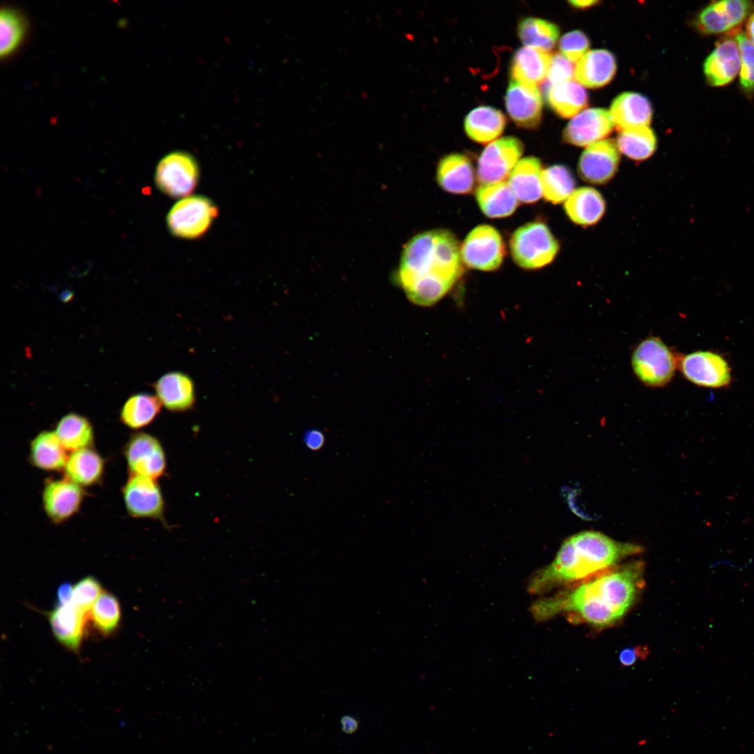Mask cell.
Segmentation results:
<instances>
[{"mask_svg":"<svg viewBox=\"0 0 754 754\" xmlns=\"http://www.w3.org/2000/svg\"><path fill=\"white\" fill-rule=\"evenodd\" d=\"M121 615L120 604L116 596L103 591L92 606L89 618L97 631L108 636L117 630Z\"/></svg>","mask_w":754,"mask_h":754,"instance_id":"cell-37","label":"cell"},{"mask_svg":"<svg viewBox=\"0 0 754 754\" xmlns=\"http://www.w3.org/2000/svg\"><path fill=\"white\" fill-rule=\"evenodd\" d=\"M105 469V459L94 448L71 452L64 467V476L82 487L99 484Z\"/></svg>","mask_w":754,"mask_h":754,"instance_id":"cell-23","label":"cell"},{"mask_svg":"<svg viewBox=\"0 0 754 754\" xmlns=\"http://www.w3.org/2000/svg\"><path fill=\"white\" fill-rule=\"evenodd\" d=\"M217 214L216 206L208 198L187 196L170 209L167 216V224L175 236L195 239L207 232Z\"/></svg>","mask_w":754,"mask_h":754,"instance_id":"cell-6","label":"cell"},{"mask_svg":"<svg viewBox=\"0 0 754 754\" xmlns=\"http://www.w3.org/2000/svg\"><path fill=\"white\" fill-rule=\"evenodd\" d=\"M341 724L342 730L347 734H351L355 732L358 727L357 720L348 715L342 717Z\"/></svg>","mask_w":754,"mask_h":754,"instance_id":"cell-46","label":"cell"},{"mask_svg":"<svg viewBox=\"0 0 754 754\" xmlns=\"http://www.w3.org/2000/svg\"><path fill=\"white\" fill-rule=\"evenodd\" d=\"M609 112L619 131L647 126L652 118L649 101L644 96L635 92H625L619 95L612 102Z\"/></svg>","mask_w":754,"mask_h":754,"instance_id":"cell-21","label":"cell"},{"mask_svg":"<svg viewBox=\"0 0 754 754\" xmlns=\"http://www.w3.org/2000/svg\"><path fill=\"white\" fill-rule=\"evenodd\" d=\"M306 446L313 451L320 450L325 442V437L323 431L318 429L307 430L303 437Z\"/></svg>","mask_w":754,"mask_h":754,"instance_id":"cell-43","label":"cell"},{"mask_svg":"<svg viewBox=\"0 0 754 754\" xmlns=\"http://www.w3.org/2000/svg\"><path fill=\"white\" fill-rule=\"evenodd\" d=\"M103 591L100 582L94 577H84L73 585L72 604L89 616L92 606Z\"/></svg>","mask_w":754,"mask_h":754,"instance_id":"cell-40","label":"cell"},{"mask_svg":"<svg viewBox=\"0 0 754 754\" xmlns=\"http://www.w3.org/2000/svg\"><path fill=\"white\" fill-rule=\"evenodd\" d=\"M610 112L602 108L584 110L570 120L563 131L565 142L589 147L607 136L613 130Z\"/></svg>","mask_w":754,"mask_h":754,"instance_id":"cell-17","label":"cell"},{"mask_svg":"<svg viewBox=\"0 0 754 754\" xmlns=\"http://www.w3.org/2000/svg\"><path fill=\"white\" fill-rule=\"evenodd\" d=\"M569 3H570V4L571 6H574L575 8H580V9L581 8L584 9V8H587L589 7H591L593 5L597 4L598 3V1H593V0H592V1H590V0H586V1L574 0V1H570Z\"/></svg>","mask_w":754,"mask_h":754,"instance_id":"cell-48","label":"cell"},{"mask_svg":"<svg viewBox=\"0 0 754 754\" xmlns=\"http://www.w3.org/2000/svg\"><path fill=\"white\" fill-rule=\"evenodd\" d=\"M510 248L515 263L524 269L541 268L557 255L559 245L549 228L540 222H532L517 229L512 234Z\"/></svg>","mask_w":754,"mask_h":754,"instance_id":"cell-4","label":"cell"},{"mask_svg":"<svg viewBox=\"0 0 754 754\" xmlns=\"http://www.w3.org/2000/svg\"><path fill=\"white\" fill-rule=\"evenodd\" d=\"M461 246L450 230L434 229L413 237L404 247L398 272L408 300L428 306L439 301L463 274Z\"/></svg>","mask_w":754,"mask_h":754,"instance_id":"cell-2","label":"cell"},{"mask_svg":"<svg viewBox=\"0 0 754 754\" xmlns=\"http://www.w3.org/2000/svg\"><path fill=\"white\" fill-rule=\"evenodd\" d=\"M475 198L482 212L490 218L508 216L518 205V200L507 181L480 185Z\"/></svg>","mask_w":754,"mask_h":754,"instance_id":"cell-29","label":"cell"},{"mask_svg":"<svg viewBox=\"0 0 754 754\" xmlns=\"http://www.w3.org/2000/svg\"><path fill=\"white\" fill-rule=\"evenodd\" d=\"M73 591V585L68 582L62 583L57 591V604L65 605L72 603Z\"/></svg>","mask_w":754,"mask_h":754,"instance_id":"cell-45","label":"cell"},{"mask_svg":"<svg viewBox=\"0 0 754 754\" xmlns=\"http://www.w3.org/2000/svg\"><path fill=\"white\" fill-rule=\"evenodd\" d=\"M154 387L161 405L170 411L185 412L195 403L194 383L183 372L165 374L155 382Z\"/></svg>","mask_w":754,"mask_h":754,"instance_id":"cell-19","label":"cell"},{"mask_svg":"<svg viewBox=\"0 0 754 754\" xmlns=\"http://www.w3.org/2000/svg\"><path fill=\"white\" fill-rule=\"evenodd\" d=\"M547 101L559 117L570 118L586 107L588 96L582 85L570 80L550 86L547 92Z\"/></svg>","mask_w":754,"mask_h":754,"instance_id":"cell-32","label":"cell"},{"mask_svg":"<svg viewBox=\"0 0 754 754\" xmlns=\"http://www.w3.org/2000/svg\"><path fill=\"white\" fill-rule=\"evenodd\" d=\"M505 252L500 233L488 225H480L473 229L461 246L463 263L470 268L482 271L498 268Z\"/></svg>","mask_w":754,"mask_h":754,"instance_id":"cell-8","label":"cell"},{"mask_svg":"<svg viewBox=\"0 0 754 754\" xmlns=\"http://www.w3.org/2000/svg\"><path fill=\"white\" fill-rule=\"evenodd\" d=\"M512 120L519 127L536 128L541 120L542 101L537 86L512 80L505 96Z\"/></svg>","mask_w":754,"mask_h":754,"instance_id":"cell-16","label":"cell"},{"mask_svg":"<svg viewBox=\"0 0 754 754\" xmlns=\"http://www.w3.org/2000/svg\"><path fill=\"white\" fill-rule=\"evenodd\" d=\"M619 149L612 140H600L583 151L578 163V172L585 182L604 184L612 179L619 165Z\"/></svg>","mask_w":754,"mask_h":754,"instance_id":"cell-15","label":"cell"},{"mask_svg":"<svg viewBox=\"0 0 754 754\" xmlns=\"http://www.w3.org/2000/svg\"><path fill=\"white\" fill-rule=\"evenodd\" d=\"M616 69L615 58L606 50L587 52L575 67V77L588 88H598L609 83Z\"/></svg>","mask_w":754,"mask_h":754,"instance_id":"cell-24","label":"cell"},{"mask_svg":"<svg viewBox=\"0 0 754 754\" xmlns=\"http://www.w3.org/2000/svg\"><path fill=\"white\" fill-rule=\"evenodd\" d=\"M753 3L746 0L714 1L698 14L697 29L706 34H717L736 30L746 20Z\"/></svg>","mask_w":754,"mask_h":754,"instance_id":"cell-14","label":"cell"},{"mask_svg":"<svg viewBox=\"0 0 754 754\" xmlns=\"http://www.w3.org/2000/svg\"><path fill=\"white\" fill-rule=\"evenodd\" d=\"M646 648L638 646L628 648L623 650L619 654V660L622 665L628 666L634 664L639 658L647 654Z\"/></svg>","mask_w":754,"mask_h":754,"instance_id":"cell-44","label":"cell"},{"mask_svg":"<svg viewBox=\"0 0 754 754\" xmlns=\"http://www.w3.org/2000/svg\"><path fill=\"white\" fill-rule=\"evenodd\" d=\"M523 150L522 142L512 136L503 137L489 144L478 163L477 175L480 185L505 181Z\"/></svg>","mask_w":754,"mask_h":754,"instance_id":"cell-10","label":"cell"},{"mask_svg":"<svg viewBox=\"0 0 754 754\" xmlns=\"http://www.w3.org/2000/svg\"><path fill=\"white\" fill-rule=\"evenodd\" d=\"M564 208L572 221L588 226L596 223L603 217L605 202L595 188L581 187L575 189L566 200Z\"/></svg>","mask_w":754,"mask_h":754,"instance_id":"cell-28","label":"cell"},{"mask_svg":"<svg viewBox=\"0 0 754 754\" xmlns=\"http://www.w3.org/2000/svg\"><path fill=\"white\" fill-rule=\"evenodd\" d=\"M542 195L554 204L561 203L575 191V181L571 171L563 165L550 166L542 172Z\"/></svg>","mask_w":754,"mask_h":754,"instance_id":"cell-36","label":"cell"},{"mask_svg":"<svg viewBox=\"0 0 754 754\" xmlns=\"http://www.w3.org/2000/svg\"><path fill=\"white\" fill-rule=\"evenodd\" d=\"M54 431L43 430L30 441L29 463L44 471H64L68 455Z\"/></svg>","mask_w":754,"mask_h":754,"instance_id":"cell-25","label":"cell"},{"mask_svg":"<svg viewBox=\"0 0 754 754\" xmlns=\"http://www.w3.org/2000/svg\"><path fill=\"white\" fill-rule=\"evenodd\" d=\"M121 493L125 508L131 517L164 522L165 503L156 479L129 475Z\"/></svg>","mask_w":754,"mask_h":754,"instance_id":"cell-11","label":"cell"},{"mask_svg":"<svg viewBox=\"0 0 754 754\" xmlns=\"http://www.w3.org/2000/svg\"><path fill=\"white\" fill-rule=\"evenodd\" d=\"M746 35L754 45V11L750 15L746 25Z\"/></svg>","mask_w":754,"mask_h":754,"instance_id":"cell-47","label":"cell"},{"mask_svg":"<svg viewBox=\"0 0 754 754\" xmlns=\"http://www.w3.org/2000/svg\"><path fill=\"white\" fill-rule=\"evenodd\" d=\"M642 574L641 562L616 566L573 588L536 600L531 614L538 621L565 614L592 626H611L635 602L642 587Z\"/></svg>","mask_w":754,"mask_h":754,"instance_id":"cell-1","label":"cell"},{"mask_svg":"<svg viewBox=\"0 0 754 754\" xmlns=\"http://www.w3.org/2000/svg\"><path fill=\"white\" fill-rule=\"evenodd\" d=\"M505 123V117L499 110L489 106H479L465 117L464 129L471 140L486 144L501 134Z\"/></svg>","mask_w":754,"mask_h":754,"instance_id":"cell-30","label":"cell"},{"mask_svg":"<svg viewBox=\"0 0 754 754\" xmlns=\"http://www.w3.org/2000/svg\"><path fill=\"white\" fill-rule=\"evenodd\" d=\"M84 487L64 476L46 479L42 491L43 510L52 523L59 525L77 514L85 497Z\"/></svg>","mask_w":754,"mask_h":754,"instance_id":"cell-12","label":"cell"},{"mask_svg":"<svg viewBox=\"0 0 754 754\" xmlns=\"http://www.w3.org/2000/svg\"><path fill=\"white\" fill-rule=\"evenodd\" d=\"M26 31V24L17 11L6 8L0 15V53L8 57L21 44Z\"/></svg>","mask_w":754,"mask_h":754,"instance_id":"cell-38","label":"cell"},{"mask_svg":"<svg viewBox=\"0 0 754 754\" xmlns=\"http://www.w3.org/2000/svg\"><path fill=\"white\" fill-rule=\"evenodd\" d=\"M631 366L637 379L644 385L661 387L672 380L677 360L660 338L649 337L639 342L633 350Z\"/></svg>","mask_w":754,"mask_h":754,"instance_id":"cell-5","label":"cell"},{"mask_svg":"<svg viewBox=\"0 0 754 754\" xmlns=\"http://www.w3.org/2000/svg\"><path fill=\"white\" fill-rule=\"evenodd\" d=\"M679 368L688 380L699 386L718 388L731 381L727 361L711 351L698 350L683 356Z\"/></svg>","mask_w":754,"mask_h":754,"instance_id":"cell-13","label":"cell"},{"mask_svg":"<svg viewBox=\"0 0 754 754\" xmlns=\"http://www.w3.org/2000/svg\"><path fill=\"white\" fill-rule=\"evenodd\" d=\"M551 56L547 51L524 46L514 54L510 74L512 80L537 86L547 77Z\"/></svg>","mask_w":754,"mask_h":754,"instance_id":"cell-27","label":"cell"},{"mask_svg":"<svg viewBox=\"0 0 754 754\" xmlns=\"http://www.w3.org/2000/svg\"><path fill=\"white\" fill-rule=\"evenodd\" d=\"M618 149L635 161H643L650 157L656 148V138L647 126L620 131L617 139Z\"/></svg>","mask_w":754,"mask_h":754,"instance_id":"cell-34","label":"cell"},{"mask_svg":"<svg viewBox=\"0 0 754 754\" xmlns=\"http://www.w3.org/2000/svg\"><path fill=\"white\" fill-rule=\"evenodd\" d=\"M642 550L637 545L616 541L598 531H585L566 539L553 561L529 581L531 593L583 581L616 566Z\"/></svg>","mask_w":754,"mask_h":754,"instance_id":"cell-3","label":"cell"},{"mask_svg":"<svg viewBox=\"0 0 754 754\" xmlns=\"http://www.w3.org/2000/svg\"><path fill=\"white\" fill-rule=\"evenodd\" d=\"M518 34L525 46L547 52L556 44L559 30L556 24L549 21L528 17L519 22Z\"/></svg>","mask_w":754,"mask_h":754,"instance_id":"cell-35","label":"cell"},{"mask_svg":"<svg viewBox=\"0 0 754 754\" xmlns=\"http://www.w3.org/2000/svg\"><path fill=\"white\" fill-rule=\"evenodd\" d=\"M561 53L572 62L579 61L587 52L589 40L581 31H572L563 35L559 41Z\"/></svg>","mask_w":754,"mask_h":754,"instance_id":"cell-41","label":"cell"},{"mask_svg":"<svg viewBox=\"0 0 754 754\" xmlns=\"http://www.w3.org/2000/svg\"><path fill=\"white\" fill-rule=\"evenodd\" d=\"M47 616L57 640L68 649L77 653L84 635V624L89 616L80 611L72 603L65 605L57 604Z\"/></svg>","mask_w":754,"mask_h":754,"instance_id":"cell-20","label":"cell"},{"mask_svg":"<svg viewBox=\"0 0 754 754\" xmlns=\"http://www.w3.org/2000/svg\"><path fill=\"white\" fill-rule=\"evenodd\" d=\"M161 408V404L157 397L147 393L135 394L125 401L119 419L127 427L138 430L151 424Z\"/></svg>","mask_w":754,"mask_h":754,"instance_id":"cell-33","label":"cell"},{"mask_svg":"<svg viewBox=\"0 0 754 754\" xmlns=\"http://www.w3.org/2000/svg\"><path fill=\"white\" fill-rule=\"evenodd\" d=\"M740 68V53L734 38H726L719 42L703 65L706 80L713 87H723L730 83L739 74Z\"/></svg>","mask_w":754,"mask_h":754,"instance_id":"cell-18","label":"cell"},{"mask_svg":"<svg viewBox=\"0 0 754 754\" xmlns=\"http://www.w3.org/2000/svg\"><path fill=\"white\" fill-rule=\"evenodd\" d=\"M734 39L741 59L740 84L746 94L752 95L754 91V45L744 31H737Z\"/></svg>","mask_w":754,"mask_h":754,"instance_id":"cell-39","label":"cell"},{"mask_svg":"<svg viewBox=\"0 0 754 754\" xmlns=\"http://www.w3.org/2000/svg\"><path fill=\"white\" fill-rule=\"evenodd\" d=\"M123 454L129 475L157 479L166 469V457L159 440L143 431L132 434L126 443Z\"/></svg>","mask_w":754,"mask_h":754,"instance_id":"cell-9","label":"cell"},{"mask_svg":"<svg viewBox=\"0 0 754 754\" xmlns=\"http://www.w3.org/2000/svg\"><path fill=\"white\" fill-rule=\"evenodd\" d=\"M542 167L538 158L528 156L519 160L508 177V184L518 201L533 203L542 195Z\"/></svg>","mask_w":754,"mask_h":754,"instance_id":"cell-26","label":"cell"},{"mask_svg":"<svg viewBox=\"0 0 754 754\" xmlns=\"http://www.w3.org/2000/svg\"><path fill=\"white\" fill-rule=\"evenodd\" d=\"M54 432L67 451L94 448V431L91 422L75 413L64 415L57 422Z\"/></svg>","mask_w":754,"mask_h":754,"instance_id":"cell-31","label":"cell"},{"mask_svg":"<svg viewBox=\"0 0 754 754\" xmlns=\"http://www.w3.org/2000/svg\"><path fill=\"white\" fill-rule=\"evenodd\" d=\"M198 179V163L185 151L168 154L156 166L155 182L158 188L172 198L187 197L195 188Z\"/></svg>","mask_w":754,"mask_h":754,"instance_id":"cell-7","label":"cell"},{"mask_svg":"<svg viewBox=\"0 0 754 754\" xmlns=\"http://www.w3.org/2000/svg\"><path fill=\"white\" fill-rule=\"evenodd\" d=\"M436 179L446 191L456 194L471 192L474 186L475 176L469 158L457 153L444 156L438 164Z\"/></svg>","mask_w":754,"mask_h":754,"instance_id":"cell-22","label":"cell"},{"mask_svg":"<svg viewBox=\"0 0 754 754\" xmlns=\"http://www.w3.org/2000/svg\"><path fill=\"white\" fill-rule=\"evenodd\" d=\"M575 66L561 52H556L551 57L550 64L547 77L551 86L572 80L575 77Z\"/></svg>","mask_w":754,"mask_h":754,"instance_id":"cell-42","label":"cell"}]
</instances>
